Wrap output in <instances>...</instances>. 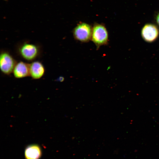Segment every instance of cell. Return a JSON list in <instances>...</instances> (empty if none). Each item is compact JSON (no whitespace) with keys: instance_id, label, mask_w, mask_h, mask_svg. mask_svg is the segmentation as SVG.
<instances>
[{"instance_id":"cell-1","label":"cell","mask_w":159,"mask_h":159,"mask_svg":"<svg viewBox=\"0 0 159 159\" xmlns=\"http://www.w3.org/2000/svg\"><path fill=\"white\" fill-rule=\"evenodd\" d=\"M91 39L97 48L107 44L108 35L105 26L102 24H95L92 29Z\"/></svg>"},{"instance_id":"cell-2","label":"cell","mask_w":159,"mask_h":159,"mask_svg":"<svg viewBox=\"0 0 159 159\" xmlns=\"http://www.w3.org/2000/svg\"><path fill=\"white\" fill-rule=\"evenodd\" d=\"M92 29L88 24L82 23L74 29L73 35L75 39L83 42H88L91 39Z\"/></svg>"},{"instance_id":"cell-3","label":"cell","mask_w":159,"mask_h":159,"mask_svg":"<svg viewBox=\"0 0 159 159\" xmlns=\"http://www.w3.org/2000/svg\"><path fill=\"white\" fill-rule=\"evenodd\" d=\"M16 62L9 53L6 52H2L0 56V67L2 72L9 74L13 72L16 64Z\"/></svg>"},{"instance_id":"cell-4","label":"cell","mask_w":159,"mask_h":159,"mask_svg":"<svg viewBox=\"0 0 159 159\" xmlns=\"http://www.w3.org/2000/svg\"><path fill=\"white\" fill-rule=\"evenodd\" d=\"M141 35L143 39L146 42L148 43L153 42L158 37L159 29L153 24H146L142 28Z\"/></svg>"},{"instance_id":"cell-5","label":"cell","mask_w":159,"mask_h":159,"mask_svg":"<svg viewBox=\"0 0 159 159\" xmlns=\"http://www.w3.org/2000/svg\"><path fill=\"white\" fill-rule=\"evenodd\" d=\"M19 52L21 56L29 61L34 59L39 53V49L35 45L29 43H25L19 48Z\"/></svg>"},{"instance_id":"cell-6","label":"cell","mask_w":159,"mask_h":159,"mask_svg":"<svg viewBox=\"0 0 159 159\" xmlns=\"http://www.w3.org/2000/svg\"><path fill=\"white\" fill-rule=\"evenodd\" d=\"M42 153L41 148L36 144L28 145L25 148L24 151L25 159H40Z\"/></svg>"},{"instance_id":"cell-7","label":"cell","mask_w":159,"mask_h":159,"mask_svg":"<svg viewBox=\"0 0 159 159\" xmlns=\"http://www.w3.org/2000/svg\"><path fill=\"white\" fill-rule=\"evenodd\" d=\"M13 72L16 78H22L30 75L29 64L20 62L16 63Z\"/></svg>"},{"instance_id":"cell-8","label":"cell","mask_w":159,"mask_h":159,"mask_svg":"<svg viewBox=\"0 0 159 159\" xmlns=\"http://www.w3.org/2000/svg\"><path fill=\"white\" fill-rule=\"evenodd\" d=\"M30 75L35 79L41 78L45 72L44 67L41 63L39 61L32 62L29 64Z\"/></svg>"},{"instance_id":"cell-9","label":"cell","mask_w":159,"mask_h":159,"mask_svg":"<svg viewBox=\"0 0 159 159\" xmlns=\"http://www.w3.org/2000/svg\"><path fill=\"white\" fill-rule=\"evenodd\" d=\"M156 21L158 25L159 26V13L156 16Z\"/></svg>"},{"instance_id":"cell-10","label":"cell","mask_w":159,"mask_h":159,"mask_svg":"<svg viewBox=\"0 0 159 159\" xmlns=\"http://www.w3.org/2000/svg\"><path fill=\"white\" fill-rule=\"evenodd\" d=\"M5 1H7L8 0H4Z\"/></svg>"}]
</instances>
